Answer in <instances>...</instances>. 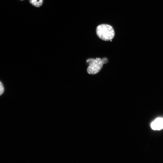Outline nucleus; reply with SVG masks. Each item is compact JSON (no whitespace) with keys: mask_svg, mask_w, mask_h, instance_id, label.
<instances>
[{"mask_svg":"<svg viewBox=\"0 0 163 163\" xmlns=\"http://www.w3.org/2000/svg\"></svg>","mask_w":163,"mask_h":163,"instance_id":"nucleus-6","label":"nucleus"},{"mask_svg":"<svg viewBox=\"0 0 163 163\" xmlns=\"http://www.w3.org/2000/svg\"><path fill=\"white\" fill-rule=\"evenodd\" d=\"M108 59L104 57L102 59L100 58H89L86 60L88 64L87 72L89 74L95 75L98 73L102 69L103 64L108 62Z\"/></svg>","mask_w":163,"mask_h":163,"instance_id":"nucleus-1","label":"nucleus"},{"mask_svg":"<svg viewBox=\"0 0 163 163\" xmlns=\"http://www.w3.org/2000/svg\"><path fill=\"white\" fill-rule=\"evenodd\" d=\"M4 91V86L1 82L0 81V96L2 94Z\"/></svg>","mask_w":163,"mask_h":163,"instance_id":"nucleus-5","label":"nucleus"},{"mask_svg":"<svg viewBox=\"0 0 163 163\" xmlns=\"http://www.w3.org/2000/svg\"><path fill=\"white\" fill-rule=\"evenodd\" d=\"M151 126V128L154 130H159L163 129V118H157L152 122Z\"/></svg>","mask_w":163,"mask_h":163,"instance_id":"nucleus-3","label":"nucleus"},{"mask_svg":"<svg viewBox=\"0 0 163 163\" xmlns=\"http://www.w3.org/2000/svg\"><path fill=\"white\" fill-rule=\"evenodd\" d=\"M96 34L101 39L104 41L112 40L115 35L112 27L108 24H102L98 26L96 29Z\"/></svg>","mask_w":163,"mask_h":163,"instance_id":"nucleus-2","label":"nucleus"},{"mask_svg":"<svg viewBox=\"0 0 163 163\" xmlns=\"http://www.w3.org/2000/svg\"><path fill=\"white\" fill-rule=\"evenodd\" d=\"M29 1L33 6L39 8L42 5L43 0H29Z\"/></svg>","mask_w":163,"mask_h":163,"instance_id":"nucleus-4","label":"nucleus"}]
</instances>
